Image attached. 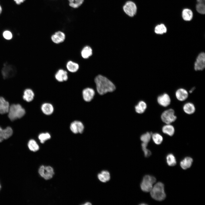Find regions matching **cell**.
Here are the masks:
<instances>
[{"instance_id":"2","label":"cell","mask_w":205,"mask_h":205,"mask_svg":"<svg viewBox=\"0 0 205 205\" xmlns=\"http://www.w3.org/2000/svg\"><path fill=\"white\" fill-rule=\"evenodd\" d=\"M25 109L19 104H13L10 106L8 116L12 121L22 118L25 114Z\"/></svg>"},{"instance_id":"43","label":"cell","mask_w":205,"mask_h":205,"mask_svg":"<svg viewBox=\"0 0 205 205\" xmlns=\"http://www.w3.org/2000/svg\"><path fill=\"white\" fill-rule=\"evenodd\" d=\"M2 12V8L1 6L0 5V14Z\"/></svg>"},{"instance_id":"5","label":"cell","mask_w":205,"mask_h":205,"mask_svg":"<svg viewBox=\"0 0 205 205\" xmlns=\"http://www.w3.org/2000/svg\"><path fill=\"white\" fill-rule=\"evenodd\" d=\"M16 68L13 65L5 64L1 70V73L3 78L7 79L14 77L16 74Z\"/></svg>"},{"instance_id":"11","label":"cell","mask_w":205,"mask_h":205,"mask_svg":"<svg viewBox=\"0 0 205 205\" xmlns=\"http://www.w3.org/2000/svg\"><path fill=\"white\" fill-rule=\"evenodd\" d=\"M13 130L10 126H7L5 129H3L0 126V143L4 140L9 138L13 135Z\"/></svg>"},{"instance_id":"3","label":"cell","mask_w":205,"mask_h":205,"mask_svg":"<svg viewBox=\"0 0 205 205\" xmlns=\"http://www.w3.org/2000/svg\"><path fill=\"white\" fill-rule=\"evenodd\" d=\"M150 192L151 197L156 200L162 201L166 198L164 185L161 182H158L156 183Z\"/></svg>"},{"instance_id":"28","label":"cell","mask_w":205,"mask_h":205,"mask_svg":"<svg viewBox=\"0 0 205 205\" xmlns=\"http://www.w3.org/2000/svg\"><path fill=\"white\" fill-rule=\"evenodd\" d=\"M155 32L157 34H162L166 32L167 29L163 24H161L156 26L155 28Z\"/></svg>"},{"instance_id":"21","label":"cell","mask_w":205,"mask_h":205,"mask_svg":"<svg viewBox=\"0 0 205 205\" xmlns=\"http://www.w3.org/2000/svg\"><path fill=\"white\" fill-rule=\"evenodd\" d=\"M192 159L190 157H186L180 162V165L182 169L185 170L190 168L191 166Z\"/></svg>"},{"instance_id":"30","label":"cell","mask_w":205,"mask_h":205,"mask_svg":"<svg viewBox=\"0 0 205 205\" xmlns=\"http://www.w3.org/2000/svg\"><path fill=\"white\" fill-rule=\"evenodd\" d=\"M151 138L154 143L157 145L161 144L163 140L162 136L158 133H152Z\"/></svg>"},{"instance_id":"33","label":"cell","mask_w":205,"mask_h":205,"mask_svg":"<svg viewBox=\"0 0 205 205\" xmlns=\"http://www.w3.org/2000/svg\"><path fill=\"white\" fill-rule=\"evenodd\" d=\"M69 5L73 8H77L83 3L84 0H68Z\"/></svg>"},{"instance_id":"34","label":"cell","mask_w":205,"mask_h":205,"mask_svg":"<svg viewBox=\"0 0 205 205\" xmlns=\"http://www.w3.org/2000/svg\"><path fill=\"white\" fill-rule=\"evenodd\" d=\"M147 145L148 144L143 142H142L141 144L142 149L145 157H148L151 155V151L147 148Z\"/></svg>"},{"instance_id":"37","label":"cell","mask_w":205,"mask_h":205,"mask_svg":"<svg viewBox=\"0 0 205 205\" xmlns=\"http://www.w3.org/2000/svg\"><path fill=\"white\" fill-rule=\"evenodd\" d=\"M104 176L106 181H109L110 178L109 172L106 170H103L101 173Z\"/></svg>"},{"instance_id":"41","label":"cell","mask_w":205,"mask_h":205,"mask_svg":"<svg viewBox=\"0 0 205 205\" xmlns=\"http://www.w3.org/2000/svg\"><path fill=\"white\" fill-rule=\"evenodd\" d=\"M91 204L90 202H87L85 203V204H83L84 205H89Z\"/></svg>"},{"instance_id":"27","label":"cell","mask_w":205,"mask_h":205,"mask_svg":"<svg viewBox=\"0 0 205 205\" xmlns=\"http://www.w3.org/2000/svg\"><path fill=\"white\" fill-rule=\"evenodd\" d=\"M28 146L29 149L34 152L37 151L39 148V145L33 139H31L28 141Z\"/></svg>"},{"instance_id":"26","label":"cell","mask_w":205,"mask_h":205,"mask_svg":"<svg viewBox=\"0 0 205 205\" xmlns=\"http://www.w3.org/2000/svg\"><path fill=\"white\" fill-rule=\"evenodd\" d=\"M182 16L184 20L190 21L192 19L193 17L192 12L189 9H184L182 11Z\"/></svg>"},{"instance_id":"36","label":"cell","mask_w":205,"mask_h":205,"mask_svg":"<svg viewBox=\"0 0 205 205\" xmlns=\"http://www.w3.org/2000/svg\"><path fill=\"white\" fill-rule=\"evenodd\" d=\"M3 37L7 40H10L12 38V34L11 32L8 30H6L3 33Z\"/></svg>"},{"instance_id":"4","label":"cell","mask_w":205,"mask_h":205,"mask_svg":"<svg viewBox=\"0 0 205 205\" xmlns=\"http://www.w3.org/2000/svg\"><path fill=\"white\" fill-rule=\"evenodd\" d=\"M156 181L155 178L152 176L147 175L144 176L140 184V188L144 192H148L153 188V185Z\"/></svg>"},{"instance_id":"16","label":"cell","mask_w":205,"mask_h":205,"mask_svg":"<svg viewBox=\"0 0 205 205\" xmlns=\"http://www.w3.org/2000/svg\"><path fill=\"white\" fill-rule=\"evenodd\" d=\"M55 77L56 79L60 82L66 81L68 79L67 71L62 69H59L57 71Z\"/></svg>"},{"instance_id":"44","label":"cell","mask_w":205,"mask_h":205,"mask_svg":"<svg viewBox=\"0 0 205 205\" xmlns=\"http://www.w3.org/2000/svg\"><path fill=\"white\" fill-rule=\"evenodd\" d=\"M1 185L0 184V190H1Z\"/></svg>"},{"instance_id":"25","label":"cell","mask_w":205,"mask_h":205,"mask_svg":"<svg viewBox=\"0 0 205 205\" xmlns=\"http://www.w3.org/2000/svg\"><path fill=\"white\" fill-rule=\"evenodd\" d=\"M92 54V50L90 46H85L81 52V56L84 59H87Z\"/></svg>"},{"instance_id":"19","label":"cell","mask_w":205,"mask_h":205,"mask_svg":"<svg viewBox=\"0 0 205 205\" xmlns=\"http://www.w3.org/2000/svg\"><path fill=\"white\" fill-rule=\"evenodd\" d=\"M34 96V94L33 91L30 89H26L23 92L22 98L24 101L30 102L33 100Z\"/></svg>"},{"instance_id":"35","label":"cell","mask_w":205,"mask_h":205,"mask_svg":"<svg viewBox=\"0 0 205 205\" xmlns=\"http://www.w3.org/2000/svg\"><path fill=\"white\" fill-rule=\"evenodd\" d=\"M197 11L200 13L204 14L205 13V6L204 3H198L196 5Z\"/></svg>"},{"instance_id":"14","label":"cell","mask_w":205,"mask_h":205,"mask_svg":"<svg viewBox=\"0 0 205 205\" xmlns=\"http://www.w3.org/2000/svg\"><path fill=\"white\" fill-rule=\"evenodd\" d=\"M64 33L60 31L56 32L51 37L52 41L54 43L58 44L63 42L65 39Z\"/></svg>"},{"instance_id":"32","label":"cell","mask_w":205,"mask_h":205,"mask_svg":"<svg viewBox=\"0 0 205 205\" xmlns=\"http://www.w3.org/2000/svg\"><path fill=\"white\" fill-rule=\"evenodd\" d=\"M38 138L40 142L43 144L46 141L51 138V136L50 134L48 132L42 133L39 135Z\"/></svg>"},{"instance_id":"12","label":"cell","mask_w":205,"mask_h":205,"mask_svg":"<svg viewBox=\"0 0 205 205\" xmlns=\"http://www.w3.org/2000/svg\"><path fill=\"white\" fill-rule=\"evenodd\" d=\"M95 91L91 88H86L82 91V96L84 100L86 102L91 101L95 95Z\"/></svg>"},{"instance_id":"39","label":"cell","mask_w":205,"mask_h":205,"mask_svg":"<svg viewBox=\"0 0 205 205\" xmlns=\"http://www.w3.org/2000/svg\"><path fill=\"white\" fill-rule=\"evenodd\" d=\"M25 0H14L17 4L19 5L23 2Z\"/></svg>"},{"instance_id":"7","label":"cell","mask_w":205,"mask_h":205,"mask_svg":"<svg viewBox=\"0 0 205 205\" xmlns=\"http://www.w3.org/2000/svg\"><path fill=\"white\" fill-rule=\"evenodd\" d=\"M162 121L166 124H170L177 119L175 115V111L172 109H169L164 111L161 116Z\"/></svg>"},{"instance_id":"8","label":"cell","mask_w":205,"mask_h":205,"mask_svg":"<svg viewBox=\"0 0 205 205\" xmlns=\"http://www.w3.org/2000/svg\"><path fill=\"white\" fill-rule=\"evenodd\" d=\"M38 173L42 177L46 180L52 178L54 174L53 168L50 166H41L39 169Z\"/></svg>"},{"instance_id":"1","label":"cell","mask_w":205,"mask_h":205,"mask_svg":"<svg viewBox=\"0 0 205 205\" xmlns=\"http://www.w3.org/2000/svg\"><path fill=\"white\" fill-rule=\"evenodd\" d=\"M97 90L100 95L112 92L116 89L114 85L106 77L99 75L95 78Z\"/></svg>"},{"instance_id":"42","label":"cell","mask_w":205,"mask_h":205,"mask_svg":"<svg viewBox=\"0 0 205 205\" xmlns=\"http://www.w3.org/2000/svg\"><path fill=\"white\" fill-rule=\"evenodd\" d=\"M195 87H193L190 91L189 92L190 93H191L195 89Z\"/></svg>"},{"instance_id":"23","label":"cell","mask_w":205,"mask_h":205,"mask_svg":"<svg viewBox=\"0 0 205 205\" xmlns=\"http://www.w3.org/2000/svg\"><path fill=\"white\" fill-rule=\"evenodd\" d=\"M183 110L186 113L190 114H193L195 112V108L194 105L192 103L188 102L184 105Z\"/></svg>"},{"instance_id":"9","label":"cell","mask_w":205,"mask_h":205,"mask_svg":"<svg viewBox=\"0 0 205 205\" xmlns=\"http://www.w3.org/2000/svg\"><path fill=\"white\" fill-rule=\"evenodd\" d=\"M205 67V54L201 52L199 54L195 61L194 68L196 71H202Z\"/></svg>"},{"instance_id":"31","label":"cell","mask_w":205,"mask_h":205,"mask_svg":"<svg viewBox=\"0 0 205 205\" xmlns=\"http://www.w3.org/2000/svg\"><path fill=\"white\" fill-rule=\"evenodd\" d=\"M152 133L147 132L141 135L140 139L142 142L148 144L151 138Z\"/></svg>"},{"instance_id":"6","label":"cell","mask_w":205,"mask_h":205,"mask_svg":"<svg viewBox=\"0 0 205 205\" xmlns=\"http://www.w3.org/2000/svg\"><path fill=\"white\" fill-rule=\"evenodd\" d=\"M123 9L125 14L130 17H134L137 13L136 5L132 1H126L123 6Z\"/></svg>"},{"instance_id":"18","label":"cell","mask_w":205,"mask_h":205,"mask_svg":"<svg viewBox=\"0 0 205 205\" xmlns=\"http://www.w3.org/2000/svg\"><path fill=\"white\" fill-rule=\"evenodd\" d=\"M41 110L44 114L49 115L52 114L54 111V108L52 104L49 103H44L41 106Z\"/></svg>"},{"instance_id":"17","label":"cell","mask_w":205,"mask_h":205,"mask_svg":"<svg viewBox=\"0 0 205 205\" xmlns=\"http://www.w3.org/2000/svg\"><path fill=\"white\" fill-rule=\"evenodd\" d=\"M175 95L178 100L181 101H183L187 99L188 96V93L185 89L180 88L176 91Z\"/></svg>"},{"instance_id":"22","label":"cell","mask_w":205,"mask_h":205,"mask_svg":"<svg viewBox=\"0 0 205 205\" xmlns=\"http://www.w3.org/2000/svg\"><path fill=\"white\" fill-rule=\"evenodd\" d=\"M66 67L68 70L72 73L77 71L79 68V65L77 63L71 61L67 62Z\"/></svg>"},{"instance_id":"24","label":"cell","mask_w":205,"mask_h":205,"mask_svg":"<svg viewBox=\"0 0 205 205\" xmlns=\"http://www.w3.org/2000/svg\"><path fill=\"white\" fill-rule=\"evenodd\" d=\"M166 124L162 128L163 132L170 136H173L175 132L174 127L170 124Z\"/></svg>"},{"instance_id":"15","label":"cell","mask_w":205,"mask_h":205,"mask_svg":"<svg viewBox=\"0 0 205 205\" xmlns=\"http://www.w3.org/2000/svg\"><path fill=\"white\" fill-rule=\"evenodd\" d=\"M10 105L9 102L2 97H0V114L8 113Z\"/></svg>"},{"instance_id":"29","label":"cell","mask_w":205,"mask_h":205,"mask_svg":"<svg viewBox=\"0 0 205 205\" xmlns=\"http://www.w3.org/2000/svg\"><path fill=\"white\" fill-rule=\"evenodd\" d=\"M166 161L167 164L170 166H173L175 165L177 163L175 156L171 153L167 155Z\"/></svg>"},{"instance_id":"13","label":"cell","mask_w":205,"mask_h":205,"mask_svg":"<svg viewBox=\"0 0 205 205\" xmlns=\"http://www.w3.org/2000/svg\"><path fill=\"white\" fill-rule=\"evenodd\" d=\"M157 101L160 105L163 107H166L170 104L171 100L167 94L164 93L158 96Z\"/></svg>"},{"instance_id":"20","label":"cell","mask_w":205,"mask_h":205,"mask_svg":"<svg viewBox=\"0 0 205 205\" xmlns=\"http://www.w3.org/2000/svg\"><path fill=\"white\" fill-rule=\"evenodd\" d=\"M147 105L145 102L143 101H139L135 106L134 108L135 112L138 114L144 113L146 110Z\"/></svg>"},{"instance_id":"40","label":"cell","mask_w":205,"mask_h":205,"mask_svg":"<svg viewBox=\"0 0 205 205\" xmlns=\"http://www.w3.org/2000/svg\"><path fill=\"white\" fill-rule=\"evenodd\" d=\"M198 3L204 4L205 0H197Z\"/></svg>"},{"instance_id":"38","label":"cell","mask_w":205,"mask_h":205,"mask_svg":"<svg viewBox=\"0 0 205 205\" xmlns=\"http://www.w3.org/2000/svg\"><path fill=\"white\" fill-rule=\"evenodd\" d=\"M98 179L101 182L103 183H105L106 181L103 175L101 173H99L97 175Z\"/></svg>"},{"instance_id":"10","label":"cell","mask_w":205,"mask_h":205,"mask_svg":"<svg viewBox=\"0 0 205 205\" xmlns=\"http://www.w3.org/2000/svg\"><path fill=\"white\" fill-rule=\"evenodd\" d=\"M70 128L71 132L75 134H81L84 130V126L81 122L75 120L71 123Z\"/></svg>"}]
</instances>
